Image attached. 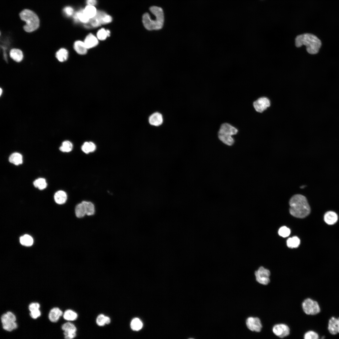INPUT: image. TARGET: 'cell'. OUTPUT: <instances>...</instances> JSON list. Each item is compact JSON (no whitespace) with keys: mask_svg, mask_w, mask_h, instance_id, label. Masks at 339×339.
<instances>
[{"mask_svg":"<svg viewBox=\"0 0 339 339\" xmlns=\"http://www.w3.org/2000/svg\"><path fill=\"white\" fill-rule=\"evenodd\" d=\"M289 213L294 217L303 218L309 215L310 208L306 197L297 194L293 196L289 201Z\"/></svg>","mask_w":339,"mask_h":339,"instance_id":"1","label":"cell"},{"mask_svg":"<svg viewBox=\"0 0 339 339\" xmlns=\"http://www.w3.org/2000/svg\"><path fill=\"white\" fill-rule=\"evenodd\" d=\"M149 10L155 15L156 18L154 19H152L148 13H144L142 17V23L144 27L148 31L160 30L163 27L164 21L163 9L160 7L152 6L149 8Z\"/></svg>","mask_w":339,"mask_h":339,"instance_id":"2","label":"cell"},{"mask_svg":"<svg viewBox=\"0 0 339 339\" xmlns=\"http://www.w3.org/2000/svg\"><path fill=\"white\" fill-rule=\"evenodd\" d=\"M295 45L297 47L304 45L308 53L315 54L318 52L321 43L320 40L315 35L310 33H305L296 37Z\"/></svg>","mask_w":339,"mask_h":339,"instance_id":"3","label":"cell"},{"mask_svg":"<svg viewBox=\"0 0 339 339\" xmlns=\"http://www.w3.org/2000/svg\"><path fill=\"white\" fill-rule=\"evenodd\" d=\"M20 16L21 19L26 23L24 26V29L26 32H33L39 27V19L37 15L32 11L29 9H24L20 13Z\"/></svg>","mask_w":339,"mask_h":339,"instance_id":"4","label":"cell"},{"mask_svg":"<svg viewBox=\"0 0 339 339\" xmlns=\"http://www.w3.org/2000/svg\"><path fill=\"white\" fill-rule=\"evenodd\" d=\"M238 130L228 123L222 124L218 133L219 139L224 144L228 146L232 145L234 140L232 136L237 134Z\"/></svg>","mask_w":339,"mask_h":339,"instance_id":"5","label":"cell"},{"mask_svg":"<svg viewBox=\"0 0 339 339\" xmlns=\"http://www.w3.org/2000/svg\"><path fill=\"white\" fill-rule=\"evenodd\" d=\"M16 320L15 315L11 312L3 314L1 317V321L3 329L9 331L16 329L17 327Z\"/></svg>","mask_w":339,"mask_h":339,"instance_id":"6","label":"cell"},{"mask_svg":"<svg viewBox=\"0 0 339 339\" xmlns=\"http://www.w3.org/2000/svg\"><path fill=\"white\" fill-rule=\"evenodd\" d=\"M302 307L304 313L308 315H315L320 311L318 303L309 298L304 300L302 304Z\"/></svg>","mask_w":339,"mask_h":339,"instance_id":"7","label":"cell"},{"mask_svg":"<svg viewBox=\"0 0 339 339\" xmlns=\"http://www.w3.org/2000/svg\"><path fill=\"white\" fill-rule=\"evenodd\" d=\"M255 275L256 281L259 283L266 285L269 283L270 272L268 269L261 266L255 272Z\"/></svg>","mask_w":339,"mask_h":339,"instance_id":"8","label":"cell"},{"mask_svg":"<svg viewBox=\"0 0 339 339\" xmlns=\"http://www.w3.org/2000/svg\"><path fill=\"white\" fill-rule=\"evenodd\" d=\"M246 323L247 328L252 331L259 332L261 330L262 324L258 317H249L246 319Z\"/></svg>","mask_w":339,"mask_h":339,"instance_id":"9","label":"cell"},{"mask_svg":"<svg viewBox=\"0 0 339 339\" xmlns=\"http://www.w3.org/2000/svg\"><path fill=\"white\" fill-rule=\"evenodd\" d=\"M272 330L275 335L281 338L288 336L290 333L289 327L283 324L275 325L273 326Z\"/></svg>","mask_w":339,"mask_h":339,"instance_id":"10","label":"cell"},{"mask_svg":"<svg viewBox=\"0 0 339 339\" xmlns=\"http://www.w3.org/2000/svg\"><path fill=\"white\" fill-rule=\"evenodd\" d=\"M270 105V101L265 97L260 98L254 102L253 106L258 112L261 113Z\"/></svg>","mask_w":339,"mask_h":339,"instance_id":"11","label":"cell"},{"mask_svg":"<svg viewBox=\"0 0 339 339\" xmlns=\"http://www.w3.org/2000/svg\"><path fill=\"white\" fill-rule=\"evenodd\" d=\"M83 41L88 49L96 47L99 43V40L96 36L92 33L88 34Z\"/></svg>","mask_w":339,"mask_h":339,"instance_id":"12","label":"cell"},{"mask_svg":"<svg viewBox=\"0 0 339 339\" xmlns=\"http://www.w3.org/2000/svg\"><path fill=\"white\" fill-rule=\"evenodd\" d=\"M73 18L75 23L80 22L86 24L90 20V19L85 14L83 9H81L74 13Z\"/></svg>","mask_w":339,"mask_h":339,"instance_id":"13","label":"cell"},{"mask_svg":"<svg viewBox=\"0 0 339 339\" xmlns=\"http://www.w3.org/2000/svg\"><path fill=\"white\" fill-rule=\"evenodd\" d=\"M73 47L75 51L79 55H83L87 53L88 49L83 41L81 40H76L74 43Z\"/></svg>","mask_w":339,"mask_h":339,"instance_id":"14","label":"cell"},{"mask_svg":"<svg viewBox=\"0 0 339 339\" xmlns=\"http://www.w3.org/2000/svg\"><path fill=\"white\" fill-rule=\"evenodd\" d=\"M328 329L332 335L339 333V318L332 317L329 320Z\"/></svg>","mask_w":339,"mask_h":339,"instance_id":"15","label":"cell"},{"mask_svg":"<svg viewBox=\"0 0 339 339\" xmlns=\"http://www.w3.org/2000/svg\"><path fill=\"white\" fill-rule=\"evenodd\" d=\"M325 222L329 225H333L336 223L338 220V216L335 212L329 211L326 212L324 216Z\"/></svg>","mask_w":339,"mask_h":339,"instance_id":"16","label":"cell"},{"mask_svg":"<svg viewBox=\"0 0 339 339\" xmlns=\"http://www.w3.org/2000/svg\"><path fill=\"white\" fill-rule=\"evenodd\" d=\"M62 314V311L58 308L56 307L53 308L51 309L48 315L49 319L52 322H56Z\"/></svg>","mask_w":339,"mask_h":339,"instance_id":"17","label":"cell"},{"mask_svg":"<svg viewBox=\"0 0 339 339\" xmlns=\"http://www.w3.org/2000/svg\"><path fill=\"white\" fill-rule=\"evenodd\" d=\"M67 199L66 193L63 191H59L56 192L54 195V199L55 202L59 204L65 203Z\"/></svg>","mask_w":339,"mask_h":339,"instance_id":"18","label":"cell"},{"mask_svg":"<svg viewBox=\"0 0 339 339\" xmlns=\"http://www.w3.org/2000/svg\"><path fill=\"white\" fill-rule=\"evenodd\" d=\"M9 55L11 58L17 62H21L23 57L22 51L18 49H12L10 51Z\"/></svg>","mask_w":339,"mask_h":339,"instance_id":"19","label":"cell"},{"mask_svg":"<svg viewBox=\"0 0 339 339\" xmlns=\"http://www.w3.org/2000/svg\"><path fill=\"white\" fill-rule=\"evenodd\" d=\"M9 162L15 165H19L23 163L22 155L18 153H14L12 154L9 158Z\"/></svg>","mask_w":339,"mask_h":339,"instance_id":"20","label":"cell"},{"mask_svg":"<svg viewBox=\"0 0 339 339\" xmlns=\"http://www.w3.org/2000/svg\"><path fill=\"white\" fill-rule=\"evenodd\" d=\"M68 56L67 50L64 48H62L57 51L56 54V56L57 60L60 62H62L66 61Z\"/></svg>","mask_w":339,"mask_h":339,"instance_id":"21","label":"cell"},{"mask_svg":"<svg viewBox=\"0 0 339 339\" xmlns=\"http://www.w3.org/2000/svg\"><path fill=\"white\" fill-rule=\"evenodd\" d=\"M84 12L86 16L90 19L96 15L97 11L94 6L87 5L83 9Z\"/></svg>","mask_w":339,"mask_h":339,"instance_id":"22","label":"cell"},{"mask_svg":"<svg viewBox=\"0 0 339 339\" xmlns=\"http://www.w3.org/2000/svg\"><path fill=\"white\" fill-rule=\"evenodd\" d=\"M19 241L21 245L26 246H31L34 242L32 237L27 234H25L21 236L19 239Z\"/></svg>","mask_w":339,"mask_h":339,"instance_id":"23","label":"cell"},{"mask_svg":"<svg viewBox=\"0 0 339 339\" xmlns=\"http://www.w3.org/2000/svg\"><path fill=\"white\" fill-rule=\"evenodd\" d=\"M84 205L86 215L91 216L95 213V207L93 204L91 202L83 201L82 202Z\"/></svg>","mask_w":339,"mask_h":339,"instance_id":"24","label":"cell"},{"mask_svg":"<svg viewBox=\"0 0 339 339\" xmlns=\"http://www.w3.org/2000/svg\"><path fill=\"white\" fill-rule=\"evenodd\" d=\"M150 123L155 126H158L162 122L161 115L159 113H155L152 115L149 118Z\"/></svg>","mask_w":339,"mask_h":339,"instance_id":"25","label":"cell"},{"mask_svg":"<svg viewBox=\"0 0 339 339\" xmlns=\"http://www.w3.org/2000/svg\"><path fill=\"white\" fill-rule=\"evenodd\" d=\"M110 321V319L109 317L103 314L99 315L96 319V323L99 326H103L105 324H109Z\"/></svg>","mask_w":339,"mask_h":339,"instance_id":"26","label":"cell"},{"mask_svg":"<svg viewBox=\"0 0 339 339\" xmlns=\"http://www.w3.org/2000/svg\"><path fill=\"white\" fill-rule=\"evenodd\" d=\"M300 243L299 238L296 236L289 238L287 241V246L291 248H297L299 246Z\"/></svg>","mask_w":339,"mask_h":339,"instance_id":"27","label":"cell"},{"mask_svg":"<svg viewBox=\"0 0 339 339\" xmlns=\"http://www.w3.org/2000/svg\"><path fill=\"white\" fill-rule=\"evenodd\" d=\"M75 211L76 216L79 218H82L86 215L85 208L82 202L76 205Z\"/></svg>","mask_w":339,"mask_h":339,"instance_id":"28","label":"cell"},{"mask_svg":"<svg viewBox=\"0 0 339 339\" xmlns=\"http://www.w3.org/2000/svg\"><path fill=\"white\" fill-rule=\"evenodd\" d=\"M63 316L64 318L66 320L73 321L77 319L78 315L73 310L68 309L64 312Z\"/></svg>","mask_w":339,"mask_h":339,"instance_id":"29","label":"cell"},{"mask_svg":"<svg viewBox=\"0 0 339 339\" xmlns=\"http://www.w3.org/2000/svg\"><path fill=\"white\" fill-rule=\"evenodd\" d=\"M132 329L135 331L140 330L142 327L143 324L141 320L138 318L133 319L131 321L130 324Z\"/></svg>","mask_w":339,"mask_h":339,"instance_id":"30","label":"cell"},{"mask_svg":"<svg viewBox=\"0 0 339 339\" xmlns=\"http://www.w3.org/2000/svg\"><path fill=\"white\" fill-rule=\"evenodd\" d=\"M33 185L40 190L45 189L47 186L46 180L43 178H39L35 180L33 182Z\"/></svg>","mask_w":339,"mask_h":339,"instance_id":"31","label":"cell"},{"mask_svg":"<svg viewBox=\"0 0 339 339\" xmlns=\"http://www.w3.org/2000/svg\"><path fill=\"white\" fill-rule=\"evenodd\" d=\"M73 148V144L70 142L65 141L63 142L59 149L63 152H69L72 151Z\"/></svg>","mask_w":339,"mask_h":339,"instance_id":"32","label":"cell"},{"mask_svg":"<svg viewBox=\"0 0 339 339\" xmlns=\"http://www.w3.org/2000/svg\"><path fill=\"white\" fill-rule=\"evenodd\" d=\"M62 328L64 331L68 332H76L77 328L73 323L67 322L62 325Z\"/></svg>","mask_w":339,"mask_h":339,"instance_id":"33","label":"cell"},{"mask_svg":"<svg viewBox=\"0 0 339 339\" xmlns=\"http://www.w3.org/2000/svg\"><path fill=\"white\" fill-rule=\"evenodd\" d=\"M96 36L99 40H104L108 37L107 30L104 28L99 29L97 32Z\"/></svg>","mask_w":339,"mask_h":339,"instance_id":"34","label":"cell"},{"mask_svg":"<svg viewBox=\"0 0 339 339\" xmlns=\"http://www.w3.org/2000/svg\"><path fill=\"white\" fill-rule=\"evenodd\" d=\"M290 232V230L289 228L283 226L279 229L278 234L280 236L283 237H286L289 235Z\"/></svg>","mask_w":339,"mask_h":339,"instance_id":"35","label":"cell"},{"mask_svg":"<svg viewBox=\"0 0 339 339\" xmlns=\"http://www.w3.org/2000/svg\"><path fill=\"white\" fill-rule=\"evenodd\" d=\"M304 338L305 339H317L319 338V336L316 332L309 331L304 334Z\"/></svg>","mask_w":339,"mask_h":339,"instance_id":"36","label":"cell"},{"mask_svg":"<svg viewBox=\"0 0 339 339\" xmlns=\"http://www.w3.org/2000/svg\"><path fill=\"white\" fill-rule=\"evenodd\" d=\"M63 12L67 17H70L74 14V9L70 6H67L63 9Z\"/></svg>","mask_w":339,"mask_h":339,"instance_id":"37","label":"cell"},{"mask_svg":"<svg viewBox=\"0 0 339 339\" xmlns=\"http://www.w3.org/2000/svg\"><path fill=\"white\" fill-rule=\"evenodd\" d=\"M82 151L85 153H90V149L89 142H85L81 147Z\"/></svg>","mask_w":339,"mask_h":339,"instance_id":"38","label":"cell"},{"mask_svg":"<svg viewBox=\"0 0 339 339\" xmlns=\"http://www.w3.org/2000/svg\"><path fill=\"white\" fill-rule=\"evenodd\" d=\"M63 334L64 335V338L66 339H73L76 336L75 332H68L64 331Z\"/></svg>","mask_w":339,"mask_h":339,"instance_id":"39","label":"cell"},{"mask_svg":"<svg viewBox=\"0 0 339 339\" xmlns=\"http://www.w3.org/2000/svg\"><path fill=\"white\" fill-rule=\"evenodd\" d=\"M40 307L39 304L37 303H33L30 304L29 306V309L30 312L39 309Z\"/></svg>","mask_w":339,"mask_h":339,"instance_id":"40","label":"cell"},{"mask_svg":"<svg viewBox=\"0 0 339 339\" xmlns=\"http://www.w3.org/2000/svg\"><path fill=\"white\" fill-rule=\"evenodd\" d=\"M30 316L33 319H35L40 315V312L39 309L30 312Z\"/></svg>","mask_w":339,"mask_h":339,"instance_id":"41","label":"cell"},{"mask_svg":"<svg viewBox=\"0 0 339 339\" xmlns=\"http://www.w3.org/2000/svg\"><path fill=\"white\" fill-rule=\"evenodd\" d=\"M86 3L87 5L94 6L96 4L97 1L96 0H86Z\"/></svg>","mask_w":339,"mask_h":339,"instance_id":"42","label":"cell"},{"mask_svg":"<svg viewBox=\"0 0 339 339\" xmlns=\"http://www.w3.org/2000/svg\"><path fill=\"white\" fill-rule=\"evenodd\" d=\"M89 142L90 152H92L95 151L96 149V146L95 144L93 142Z\"/></svg>","mask_w":339,"mask_h":339,"instance_id":"43","label":"cell"},{"mask_svg":"<svg viewBox=\"0 0 339 339\" xmlns=\"http://www.w3.org/2000/svg\"><path fill=\"white\" fill-rule=\"evenodd\" d=\"M0 95H1V94H2V91H3L2 89L1 88H0Z\"/></svg>","mask_w":339,"mask_h":339,"instance_id":"44","label":"cell"},{"mask_svg":"<svg viewBox=\"0 0 339 339\" xmlns=\"http://www.w3.org/2000/svg\"><path fill=\"white\" fill-rule=\"evenodd\" d=\"M305 186H301L300 188H304Z\"/></svg>","mask_w":339,"mask_h":339,"instance_id":"45","label":"cell"}]
</instances>
